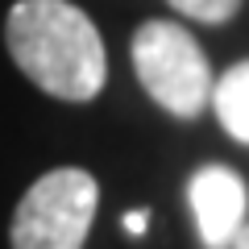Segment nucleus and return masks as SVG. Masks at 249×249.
<instances>
[{
  "instance_id": "nucleus-1",
  "label": "nucleus",
  "mask_w": 249,
  "mask_h": 249,
  "mask_svg": "<svg viewBox=\"0 0 249 249\" xmlns=\"http://www.w3.org/2000/svg\"><path fill=\"white\" fill-rule=\"evenodd\" d=\"M13 62L54 100H96L108 75L100 29L71 0H17L4 21Z\"/></svg>"
},
{
  "instance_id": "nucleus-2",
  "label": "nucleus",
  "mask_w": 249,
  "mask_h": 249,
  "mask_svg": "<svg viewBox=\"0 0 249 249\" xmlns=\"http://www.w3.org/2000/svg\"><path fill=\"white\" fill-rule=\"evenodd\" d=\"M133 71L145 96L170 116L196 121L212 104V67L208 54L178 21H145L133 34Z\"/></svg>"
},
{
  "instance_id": "nucleus-3",
  "label": "nucleus",
  "mask_w": 249,
  "mask_h": 249,
  "mask_svg": "<svg viewBox=\"0 0 249 249\" xmlns=\"http://www.w3.org/2000/svg\"><path fill=\"white\" fill-rule=\"evenodd\" d=\"M96 199V178L79 166H58L42 175L17 204L13 249H83Z\"/></svg>"
},
{
  "instance_id": "nucleus-4",
  "label": "nucleus",
  "mask_w": 249,
  "mask_h": 249,
  "mask_svg": "<svg viewBox=\"0 0 249 249\" xmlns=\"http://www.w3.org/2000/svg\"><path fill=\"white\" fill-rule=\"evenodd\" d=\"M187 204H191V216H196V229L204 249H229L237 241L241 224H245L249 212V191L245 178L232 166H199L187 183Z\"/></svg>"
},
{
  "instance_id": "nucleus-5",
  "label": "nucleus",
  "mask_w": 249,
  "mask_h": 249,
  "mask_svg": "<svg viewBox=\"0 0 249 249\" xmlns=\"http://www.w3.org/2000/svg\"><path fill=\"white\" fill-rule=\"evenodd\" d=\"M212 108H216V121L224 124V133L249 145V58L232 62L212 83Z\"/></svg>"
},
{
  "instance_id": "nucleus-6",
  "label": "nucleus",
  "mask_w": 249,
  "mask_h": 249,
  "mask_svg": "<svg viewBox=\"0 0 249 249\" xmlns=\"http://www.w3.org/2000/svg\"><path fill=\"white\" fill-rule=\"evenodd\" d=\"M166 4L191 21H204V25H224L241 9V0H166Z\"/></svg>"
},
{
  "instance_id": "nucleus-7",
  "label": "nucleus",
  "mask_w": 249,
  "mask_h": 249,
  "mask_svg": "<svg viewBox=\"0 0 249 249\" xmlns=\"http://www.w3.org/2000/svg\"><path fill=\"white\" fill-rule=\"evenodd\" d=\"M150 229V212H124V232L129 237H142Z\"/></svg>"
},
{
  "instance_id": "nucleus-8",
  "label": "nucleus",
  "mask_w": 249,
  "mask_h": 249,
  "mask_svg": "<svg viewBox=\"0 0 249 249\" xmlns=\"http://www.w3.org/2000/svg\"><path fill=\"white\" fill-rule=\"evenodd\" d=\"M229 249H249V220L241 224V232H237V241H232Z\"/></svg>"
}]
</instances>
